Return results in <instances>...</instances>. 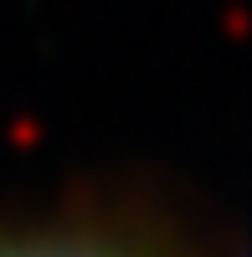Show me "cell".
Segmentation results:
<instances>
[{"instance_id": "obj_1", "label": "cell", "mask_w": 252, "mask_h": 257, "mask_svg": "<svg viewBox=\"0 0 252 257\" xmlns=\"http://www.w3.org/2000/svg\"><path fill=\"white\" fill-rule=\"evenodd\" d=\"M0 257H221L201 221L134 190H72L0 211Z\"/></svg>"}]
</instances>
